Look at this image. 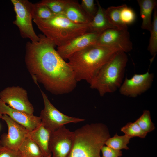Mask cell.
<instances>
[{
	"label": "cell",
	"instance_id": "obj_4",
	"mask_svg": "<svg viewBox=\"0 0 157 157\" xmlns=\"http://www.w3.org/2000/svg\"><path fill=\"white\" fill-rule=\"evenodd\" d=\"M33 21L43 35L58 47L67 44L88 31L89 24L74 23L63 12L48 19H34Z\"/></svg>",
	"mask_w": 157,
	"mask_h": 157
},
{
	"label": "cell",
	"instance_id": "obj_8",
	"mask_svg": "<svg viewBox=\"0 0 157 157\" xmlns=\"http://www.w3.org/2000/svg\"><path fill=\"white\" fill-rule=\"evenodd\" d=\"M74 132L65 126L51 132L49 148L51 157H68L71 150Z\"/></svg>",
	"mask_w": 157,
	"mask_h": 157
},
{
	"label": "cell",
	"instance_id": "obj_32",
	"mask_svg": "<svg viewBox=\"0 0 157 157\" xmlns=\"http://www.w3.org/2000/svg\"><path fill=\"white\" fill-rule=\"evenodd\" d=\"M51 157V156H48V157Z\"/></svg>",
	"mask_w": 157,
	"mask_h": 157
},
{
	"label": "cell",
	"instance_id": "obj_33",
	"mask_svg": "<svg viewBox=\"0 0 157 157\" xmlns=\"http://www.w3.org/2000/svg\"></svg>",
	"mask_w": 157,
	"mask_h": 157
},
{
	"label": "cell",
	"instance_id": "obj_28",
	"mask_svg": "<svg viewBox=\"0 0 157 157\" xmlns=\"http://www.w3.org/2000/svg\"><path fill=\"white\" fill-rule=\"evenodd\" d=\"M81 5L85 12L92 19L95 15L97 10L94 0H82Z\"/></svg>",
	"mask_w": 157,
	"mask_h": 157
},
{
	"label": "cell",
	"instance_id": "obj_10",
	"mask_svg": "<svg viewBox=\"0 0 157 157\" xmlns=\"http://www.w3.org/2000/svg\"><path fill=\"white\" fill-rule=\"evenodd\" d=\"M154 77V74L149 71L143 74H135L130 78L126 77L119 89V92L125 96L136 97L151 88Z\"/></svg>",
	"mask_w": 157,
	"mask_h": 157
},
{
	"label": "cell",
	"instance_id": "obj_11",
	"mask_svg": "<svg viewBox=\"0 0 157 157\" xmlns=\"http://www.w3.org/2000/svg\"><path fill=\"white\" fill-rule=\"evenodd\" d=\"M96 44L104 47H117L126 53L130 51L133 49V44L128 30L107 29L100 33Z\"/></svg>",
	"mask_w": 157,
	"mask_h": 157
},
{
	"label": "cell",
	"instance_id": "obj_26",
	"mask_svg": "<svg viewBox=\"0 0 157 157\" xmlns=\"http://www.w3.org/2000/svg\"><path fill=\"white\" fill-rule=\"evenodd\" d=\"M68 0H43L41 2L46 5L56 15L63 12Z\"/></svg>",
	"mask_w": 157,
	"mask_h": 157
},
{
	"label": "cell",
	"instance_id": "obj_29",
	"mask_svg": "<svg viewBox=\"0 0 157 157\" xmlns=\"http://www.w3.org/2000/svg\"><path fill=\"white\" fill-rule=\"evenodd\" d=\"M0 157H22L18 149L10 148L0 145Z\"/></svg>",
	"mask_w": 157,
	"mask_h": 157
},
{
	"label": "cell",
	"instance_id": "obj_16",
	"mask_svg": "<svg viewBox=\"0 0 157 157\" xmlns=\"http://www.w3.org/2000/svg\"><path fill=\"white\" fill-rule=\"evenodd\" d=\"M63 12L68 19L76 24H88L92 20L76 0H68Z\"/></svg>",
	"mask_w": 157,
	"mask_h": 157
},
{
	"label": "cell",
	"instance_id": "obj_19",
	"mask_svg": "<svg viewBox=\"0 0 157 157\" xmlns=\"http://www.w3.org/2000/svg\"><path fill=\"white\" fill-rule=\"evenodd\" d=\"M18 149L22 157H44L38 145L28 137L25 138Z\"/></svg>",
	"mask_w": 157,
	"mask_h": 157
},
{
	"label": "cell",
	"instance_id": "obj_15",
	"mask_svg": "<svg viewBox=\"0 0 157 157\" xmlns=\"http://www.w3.org/2000/svg\"><path fill=\"white\" fill-rule=\"evenodd\" d=\"M51 132L41 124L35 129L29 131L27 137L33 141L38 146L44 157L51 156L49 148Z\"/></svg>",
	"mask_w": 157,
	"mask_h": 157
},
{
	"label": "cell",
	"instance_id": "obj_20",
	"mask_svg": "<svg viewBox=\"0 0 157 157\" xmlns=\"http://www.w3.org/2000/svg\"><path fill=\"white\" fill-rule=\"evenodd\" d=\"M123 5L118 6H112L105 10L106 17L113 26L119 30H128L127 26L122 22L120 15L121 10Z\"/></svg>",
	"mask_w": 157,
	"mask_h": 157
},
{
	"label": "cell",
	"instance_id": "obj_9",
	"mask_svg": "<svg viewBox=\"0 0 157 157\" xmlns=\"http://www.w3.org/2000/svg\"><path fill=\"white\" fill-rule=\"evenodd\" d=\"M0 99L10 108L32 114L33 107L29 101L26 91L19 86L5 88L0 92Z\"/></svg>",
	"mask_w": 157,
	"mask_h": 157
},
{
	"label": "cell",
	"instance_id": "obj_13",
	"mask_svg": "<svg viewBox=\"0 0 157 157\" xmlns=\"http://www.w3.org/2000/svg\"><path fill=\"white\" fill-rule=\"evenodd\" d=\"M101 33L88 32L78 36L67 44L57 47V51L64 60L73 54L92 45L96 44Z\"/></svg>",
	"mask_w": 157,
	"mask_h": 157
},
{
	"label": "cell",
	"instance_id": "obj_27",
	"mask_svg": "<svg viewBox=\"0 0 157 157\" xmlns=\"http://www.w3.org/2000/svg\"><path fill=\"white\" fill-rule=\"evenodd\" d=\"M121 20L125 24H130L135 21L136 15L134 10L126 4H123L120 12Z\"/></svg>",
	"mask_w": 157,
	"mask_h": 157
},
{
	"label": "cell",
	"instance_id": "obj_2",
	"mask_svg": "<svg viewBox=\"0 0 157 157\" xmlns=\"http://www.w3.org/2000/svg\"><path fill=\"white\" fill-rule=\"evenodd\" d=\"M121 51H123L117 47L94 44L71 55L68 63L77 81H85L90 84L113 55Z\"/></svg>",
	"mask_w": 157,
	"mask_h": 157
},
{
	"label": "cell",
	"instance_id": "obj_12",
	"mask_svg": "<svg viewBox=\"0 0 157 157\" xmlns=\"http://www.w3.org/2000/svg\"><path fill=\"white\" fill-rule=\"evenodd\" d=\"M2 119L7 125L8 132L1 135L0 145L11 149H18L27 137L29 131L6 115H3Z\"/></svg>",
	"mask_w": 157,
	"mask_h": 157
},
{
	"label": "cell",
	"instance_id": "obj_24",
	"mask_svg": "<svg viewBox=\"0 0 157 157\" xmlns=\"http://www.w3.org/2000/svg\"><path fill=\"white\" fill-rule=\"evenodd\" d=\"M121 131L124 133L125 135L131 138L135 137L144 138L147 134L140 128L135 122L127 123L121 128Z\"/></svg>",
	"mask_w": 157,
	"mask_h": 157
},
{
	"label": "cell",
	"instance_id": "obj_1",
	"mask_svg": "<svg viewBox=\"0 0 157 157\" xmlns=\"http://www.w3.org/2000/svg\"><path fill=\"white\" fill-rule=\"evenodd\" d=\"M38 35V41H29L26 46V63L34 78L55 94L72 92L77 81L71 67L55 50L53 42L44 35Z\"/></svg>",
	"mask_w": 157,
	"mask_h": 157
},
{
	"label": "cell",
	"instance_id": "obj_18",
	"mask_svg": "<svg viewBox=\"0 0 157 157\" xmlns=\"http://www.w3.org/2000/svg\"><path fill=\"white\" fill-rule=\"evenodd\" d=\"M142 19L141 27L142 29L150 31L152 26L151 14L157 4L156 0H137Z\"/></svg>",
	"mask_w": 157,
	"mask_h": 157
},
{
	"label": "cell",
	"instance_id": "obj_6",
	"mask_svg": "<svg viewBox=\"0 0 157 157\" xmlns=\"http://www.w3.org/2000/svg\"><path fill=\"white\" fill-rule=\"evenodd\" d=\"M16 18L13 23L18 28L23 38L29 39L32 42L38 41L40 38L33 27L32 10L33 4L27 0H11Z\"/></svg>",
	"mask_w": 157,
	"mask_h": 157
},
{
	"label": "cell",
	"instance_id": "obj_21",
	"mask_svg": "<svg viewBox=\"0 0 157 157\" xmlns=\"http://www.w3.org/2000/svg\"><path fill=\"white\" fill-rule=\"evenodd\" d=\"M131 138L125 135L119 136L116 133L113 137L108 139L105 144L108 147L117 150H121L123 149L128 150L129 148L127 144L129 143Z\"/></svg>",
	"mask_w": 157,
	"mask_h": 157
},
{
	"label": "cell",
	"instance_id": "obj_17",
	"mask_svg": "<svg viewBox=\"0 0 157 157\" xmlns=\"http://www.w3.org/2000/svg\"><path fill=\"white\" fill-rule=\"evenodd\" d=\"M96 2L97 6V11L89 24L88 32L101 33L108 29L116 28L108 22L106 15L105 9L101 7L98 0Z\"/></svg>",
	"mask_w": 157,
	"mask_h": 157
},
{
	"label": "cell",
	"instance_id": "obj_3",
	"mask_svg": "<svg viewBox=\"0 0 157 157\" xmlns=\"http://www.w3.org/2000/svg\"><path fill=\"white\" fill-rule=\"evenodd\" d=\"M73 132V145L68 157H102L101 148L110 137L106 126L101 123L87 124Z\"/></svg>",
	"mask_w": 157,
	"mask_h": 157
},
{
	"label": "cell",
	"instance_id": "obj_23",
	"mask_svg": "<svg viewBox=\"0 0 157 157\" xmlns=\"http://www.w3.org/2000/svg\"><path fill=\"white\" fill-rule=\"evenodd\" d=\"M150 37L148 50L151 55L154 57L157 52V10L154 9L153 20L150 31Z\"/></svg>",
	"mask_w": 157,
	"mask_h": 157
},
{
	"label": "cell",
	"instance_id": "obj_30",
	"mask_svg": "<svg viewBox=\"0 0 157 157\" xmlns=\"http://www.w3.org/2000/svg\"><path fill=\"white\" fill-rule=\"evenodd\" d=\"M101 151L102 157H120L122 155L121 150H116L104 145L101 148Z\"/></svg>",
	"mask_w": 157,
	"mask_h": 157
},
{
	"label": "cell",
	"instance_id": "obj_7",
	"mask_svg": "<svg viewBox=\"0 0 157 157\" xmlns=\"http://www.w3.org/2000/svg\"><path fill=\"white\" fill-rule=\"evenodd\" d=\"M44 104L40 117L41 122L51 132L65 124L70 123H77L84 119L67 115L60 112L51 103L44 93L41 90Z\"/></svg>",
	"mask_w": 157,
	"mask_h": 157
},
{
	"label": "cell",
	"instance_id": "obj_22",
	"mask_svg": "<svg viewBox=\"0 0 157 157\" xmlns=\"http://www.w3.org/2000/svg\"><path fill=\"white\" fill-rule=\"evenodd\" d=\"M32 14L33 19H47L56 15L46 5L41 2L33 4Z\"/></svg>",
	"mask_w": 157,
	"mask_h": 157
},
{
	"label": "cell",
	"instance_id": "obj_31",
	"mask_svg": "<svg viewBox=\"0 0 157 157\" xmlns=\"http://www.w3.org/2000/svg\"><path fill=\"white\" fill-rule=\"evenodd\" d=\"M3 115L1 114L0 111V119H2Z\"/></svg>",
	"mask_w": 157,
	"mask_h": 157
},
{
	"label": "cell",
	"instance_id": "obj_25",
	"mask_svg": "<svg viewBox=\"0 0 157 157\" xmlns=\"http://www.w3.org/2000/svg\"><path fill=\"white\" fill-rule=\"evenodd\" d=\"M140 128L147 133L154 130L155 127L152 122L149 111L144 110L140 117L135 122Z\"/></svg>",
	"mask_w": 157,
	"mask_h": 157
},
{
	"label": "cell",
	"instance_id": "obj_14",
	"mask_svg": "<svg viewBox=\"0 0 157 157\" xmlns=\"http://www.w3.org/2000/svg\"><path fill=\"white\" fill-rule=\"evenodd\" d=\"M0 111L2 114L8 115L14 121L24 127L29 131L33 130L41 122L40 117L13 109L1 99Z\"/></svg>",
	"mask_w": 157,
	"mask_h": 157
},
{
	"label": "cell",
	"instance_id": "obj_5",
	"mask_svg": "<svg viewBox=\"0 0 157 157\" xmlns=\"http://www.w3.org/2000/svg\"><path fill=\"white\" fill-rule=\"evenodd\" d=\"M128 60L126 52L121 51L116 52L90 84V88L97 90L101 96L115 92L123 82Z\"/></svg>",
	"mask_w": 157,
	"mask_h": 157
}]
</instances>
